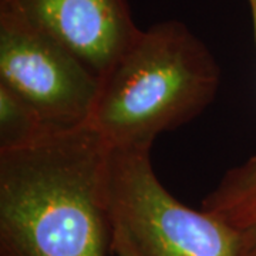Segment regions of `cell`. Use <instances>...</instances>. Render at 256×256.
<instances>
[{
    "label": "cell",
    "mask_w": 256,
    "mask_h": 256,
    "mask_svg": "<svg viewBox=\"0 0 256 256\" xmlns=\"http://www.w3.org/2000/svg\"><path fill=\"white\" fill-rule=\"evenodd\" d=\"M220 82L215 57L188 26L161 22L101 78L87 126L110 150H151L161 132L196 118Z\"/></svg>",
    "instance_id": "obj_2"
},
{
    "label": "cell",
    "mask_w": 256,
    "mask_h": 256,
    "mask_svg": "<svg viewBox=\"0 0 256 256\" xmlns=\"http://www.w3.org/2000/svg\"><path fill=\"white\" fill-rule=\"evenodd\" d=\"M250 10V16H252V24H254V34H255V43H256V0H246Z\"/></svg>",
    "instance_id": "obj_9"
},
{
    "label": "cell",
    "mask_w": 256,
    "mask_h": 256,
    "mask_svg": "<svg viewBox=\"0 0 256 256\" xmlns=\"http://www.w3.org/2000/svg\"><path fill=\"white\" fill-rule=\"evenodd\" d=\"M150 151L111 150L107 175L112 222L140 256H240L238 232L172 196L154 172Z\"/></svg>",
    "instance_id": "obj_3"
},
{
    "label": "cell",
    "mask_w": 256,
    "mask_h": 256,
    "mask_svg": "<svg viewBox=\"0 0 256 256\" xmlns=\"http://www.w3.org/2000/svg\"><path fill=\"white\" fill-rule=\"evenodd\" d=\"M0 86L30 104L54 131L87 126L100 80L67 48L0 12Z\"/></svg>",
    "instance_id": "obj_4"
},
{
    "label": "cell",
    "mask_w": 256,
    "mask_h": 256,
    "mask_svg": "<svg viewBox=\"0 0 256 256\" xmlns=\"http://www.w3.org/2000/svg\"><path fill=\"white\" fill-rule=\"evenodd\" d=\"M110 154L88 126L0 154V256H116Z\"/></svg>",
    "instance_id": "obj_1"
},
{
    "label": "cell",
    "mask_w": 256,
    "mask_h": 256,
    "mask_svg": "<svg viewBox=\"0 0 256 256\" xmlns=\"http://www.w3.org/2000/svg\"><path fill=\"white\" fill-rule=\"evenodd\" d=\"M202 210L238 232L240 256H256V156L229 170L206 195Z\"/></svg>",
    "instance_id": "obj_6"
},
{
    "label": "cell",
    "mask_w": 256,
    "mask_h": 256,
    "mask_svg": "<svg viewBox=\"0 0 256 256\" xmlns=\"http://www.w3.org/2000/svg\"><path fill=\"white\" fill-rule=\"evenodd\" d=\"M114 252L116 256H140L126 230L114 224Z\"/></svg>",
    "instance_id": "obj_8"
},
{
    "label": "cell",
    "mask_w": 256,
    "mask_h": 256,
    "mask_svg": "<svg viewBox=\"0 0 256 256\" xmlns=\"http://www.w3.org/2000/svg\"><path fill=\"white\" fill-rule=\"evenodd\" d=\"M0 12L53 38L98 80L142 32L127 0H0Z\"/></svg>",
    "instance_id": "obj_5"
},
{
    "label": "cell",
    "mask_w": 256,
    "mask_h": 256,
    "mask_svg": "<svg viewBox=\"0 0 256 256\" xmlns=\"http://www.w3.org/2000/svg\"><path fill=\"white\" fill-rule=\"evenodd\" d=\"M53 132L30 104L0 86V154L30 148Z\"/></svg>",
    "instance_id": "obj_7"
}]
</instances>
